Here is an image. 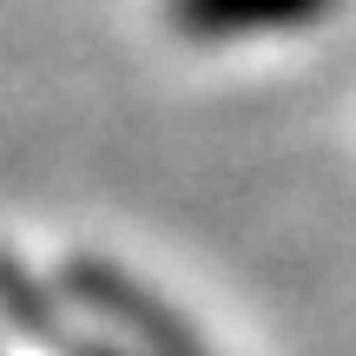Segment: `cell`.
Masks as SVG:
<instances>
[{"mask_svg":"<svg viewBox=\"0 0 356 356\" xmlns=\"http://www.w3.org/2000/svg\"><path fill=\"white\" fill-rule=\"evenodd\" d=\"M66 297H79L99 323H113L139 356H211L198 337H191V323H178L165 310V297H152L139 277H126L119 264H99V257L66 264Z\"/></svg>","mask_w":356,"mask_h":356,"instance_id":"6da1fadb","label":"cell"},{"mask_svg":"<svg viewBox=\"0 0 356 356\" xmlns=\"http://www.w3.org/2000/svg\"><path fill=\"white\" fill-rule=\"evenodd\" d=\"M330 0H165V20L185 40H257L317 26Z\"/></svg>","mask_w":356,"mask_h":356,"instance_id":"7a4b0ae2","label":"cell"}]
</instances>
